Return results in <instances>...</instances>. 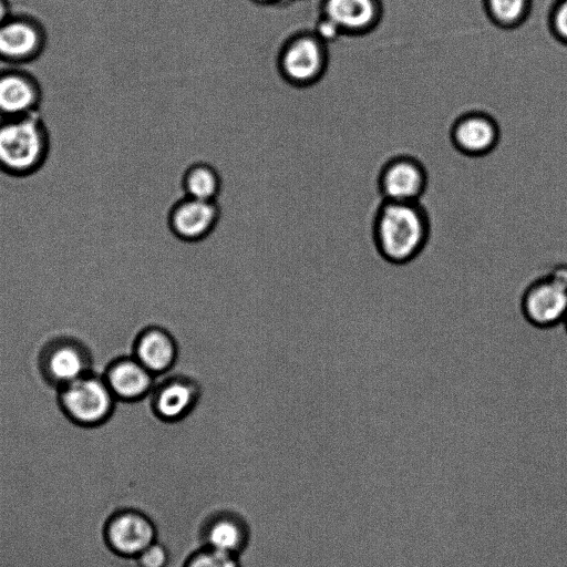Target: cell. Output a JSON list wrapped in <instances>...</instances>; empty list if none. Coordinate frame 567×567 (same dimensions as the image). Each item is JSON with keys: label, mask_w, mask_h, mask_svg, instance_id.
<instances>
[{"label": "cell", "mask_w": 567, "mask_h": 567, "mask_svg": "<svg viewBox=\"0 0 567 567\" xmlns=\"http://www.w3.org/2000/svg\"><path fill=\"white\" fill-rule=\"evenodd\" d=\"M432 224L421 202L381 200L371 221L375 254L386 264L405 266L427 248Z\"/></svg>", "instance_id": "cell-1"}, {"label": "cell", "mask_w": 567, "mask_h": 567, "mask_svg": "<svg viewBox=\"0 0 567 567\" xmlns=\"http://www.w3.org/2000/svg\"><path fill=\"white\" fill-rule=\"evenodd\" d=\"M49 136L39 111L0 121V169L12 176L37 172L49 152Z\"/></svg>", "instance_id": "cell-2"}, {"label": "cell", "mask_w": 567, "mask_h": 567, "mask_svg": "<svg viewBox=\"0 0 567 567\" xmlns=\"http://www.w3.org/2000/svg\"><path fill=\"white\" fill-rule=\"evenodd\" d=\"M519 312L537 329L563 324L567 316V264H557L530 280L522 290Z\"/></svg>", "instance_id": "cell-3"}, {"label": "cell", "mask_w": 567, "mask_h": 567, "mask_svg": "<svg viewBox=\"0 0 567 567\" xmlns=\"http://www.w3.org/2000/svg\"><path fill=\"white\" fill-rule=\"evenodd\" d=\"M64 417L80 429H99L112 417L115 396L103 375L92 371L58 390Z\"/></svg>", "instance_id": "cell-4"}, {"label": "cell", "mask_w": 567, "mask_h": 567, "mask_svg": "<svg viewBox=\"0 0 567 567\" xmlns=\"http://www.w3.org/2000/svg\"><path fill=\"white\" fill-rule=\"evenodd\" d=\"M328 44L313 31H300L289 37L277 55L281 78L297 87L317 84L329 66Z\"/></svg>", "instance_id": "cell-5"}, {"label": "cell", "mask_w": 567, "mask_h": 567, "mask_svg": "<svg viewBox=\"0 0 567 567\" xmlns=\"http://www.w3.org/2000/svg\"><path fill=\"white\" fill-rule=\"evenodd\" d=\"M39 369L45 382L59 390L91 372L90 351L74 338H55L42 349Z\"/></svg>", "instance_id": "cell-6"}, {"label": "cell", "mask_w": 567, "mask_h": 567, "mask_svg": "<svg viewBox=\"0 0 567 567\" xmlns=\"http://www.w3.org/2000/svg\"><path fill=\"white\" fill-rule=\"evenodd\" d=\"M377 184L383 200L421 202L429 186V174L417 158L396 155L382 165Z\"/></svg>", "instance_id": "cell-7"}, {"label": "cell", "mask_w": 567, "mask_h": 567, "mask_svg": "<svg viewBox=\"0 0 567 567\" xmlns=\"http://www.w3.org/2000/svg\"><path fill=\"white\" fill-rule=\"evenodd\" d=\"M454 148L468 157L489 155L498 145L501 128L497 121L483 111H468L454 120L450 128Z\"/></svg>", "instance_id": "cell-8"}, {"label": "cell", "mask_w": 567, "mask_h": 567, "mask_svg": "<svg viewBox=\"0 0 567 567\" xmlns=\"http://www.w3.org/2000/svg\"><path fill=\"white\" fill-rule=\"evenodd\" d=\"M220 216L217 202L185 196L176 202L168 214V226L179 239L196 241L208 236Z\"/></svg>", "instance_id": "cell-9"}, {"label": "cell", "mask_w": 567, "mask_h": 567, "mask_svg": "<svg viewBox=\"0 0 567 567\" xmlns=\"http://www.w3.org/2000/svg\"><path fill=\"white\" fill-rule=\"evenodd\" d=\"M105 534L111 548L128 557H137L156 538L153 523L131 509L116 513L107 523Z\"/></svg>", "instance_id": "cell-10"}, {"label": "cell", "mask_w": 567, "mask_h": 567, "mask_svg": "<svg viewBox=\"0 0 567 567\" xmlns=\"http://www.w3.org/2000/svg\"><path fill=\"white\" fill-rule=\"evenodd\" d=\"M380 0H324L322 16L331 20L342 35L363 37L381 22Z\"/></svg>", "instance_id": "cell-11"}, {"label": "cell", "mask_w": 567, "mask_h": 567, "mask_svg": "<svg viewBox=\"0 0 567 567\" xmlns=\"http://www.w3.org/2000/svg\"><path fill=\"white\" fill-rule=\"evenodd\" d=\"M196 382L185 377H173L153 389L152 410L164 424H177L188 416L198 399Z\"/></svg>", "instance_id": "cell-12"}, {"label": "cell", "mask_w": 567, "mask_h": 567, "mask_svg": "<svg viewBox=\"0 0 567 567\" xmlns=\"http://www.w3.org/2000/svg\"><path fill=\"white\" fill-rule=\"evenodd\" d=\"M103 378L116 400L140 401L154 389L155 375L134 355L120 357L106 368Z\"/></svg>", "instance_id": "cell-13"}, {"label": "cell", "mask_w": 567, "mask_h": 567, "mask_svg": "<svg viewBox=\"0 0 567 567\" xmlns=\"http://www.w3.org/2000/svg\"><path fill=\"white\" fill-rule=\"evenodd\" d=\"M44 33L35 22L9 18L0 25V60L9 64L27 63L41 52Z\"/></svg>", "instance_id": "cell-14"}, {"label": "cell", "mask_w": 567, "mask_h": 567, "mask_svg": "<svg viewBox=\"0 0 567 567\" xmlns=\"http://www.w3.org/2000/svg\"><path fill=\"white\" fill-rule=\"evenodd\" d=\"M41 91L32 76L16 68L0 73V116L17 117L38 110Z\"/></svg>", "instance_id": "cell-15"}, {"label": "cell", "mask_w": 567, "mask_h": 567, "mask_svg": "<svg viewBox=\"0 0 567 567\" xmlns=\"http://www.w3.org/2000/svg\"><path fill=\"white\" fill-rule=\"evenodd\" d=\"M133 355L155 377L169 370L177 358L173 336L161 327H148L134 342Z\"/></svg>", "instance_id": "cell-16"}, {"label": "cell", "mask_w": 567, "mask_h": 567, "mask_svg": "<svg viewBox=\"0 0 567 567\" xmlns=\"http://www.w3.org/2000/svg\"><path fill=\"white\" fill-rule=\"evenodd\" d=\"M204 539L206 547L236 556L246 544L247 527L238 516L221 513L207 523Z\"/></svg>", "instance_id": "cell-17"}, {"label": "cell", "mask_w": 567, "mask_h": 567, "mask_svg": "<svg viewBox=\"0 0 567 567\" xmlns=\"http://www.w3.org/2000/svg\"><path fill=\"white\" fill-rule=\"evenodd\" d=\"M185 196L215 202L223 187L217 168L205 162H196L187 167L182 177Z\"/></svg>", "instance_id": "cell-18"}, {"label": "cell", "mask_w": 567, "mask_h": 567, "mask_svg": "<svg viewBox=\"0 0 567 567\" xmlns=\"http://www.w3.org/2000/svg\"><path fill=\"white\" fill-rule=\"evenodd\" d=\"M532 0H485L489 21L499 29L514 30L526 22Z\"/></svg>", "instance_id": "cell-19"}, {"label": "cell", "mask_w": 567, "mask_h": 567, "mask_svg": "<svg viewBox=\"0 0 567 567\" xmlns=\"http://www.w3.org/2000/svg\"><path fill=\"white\" fill-rule=\"evenodd\" d=\"M186 567H239V565L235 555L206 547L194 554Z\"/></svg>", "instance_id": "cell-20"}, {"label": "cell", "mask_w": 567, "mask_h": 567, "mask_svg": "<svg viewBox=\"0 0 567 567\" xmlns=\"http://www.w3.org/2000/svg\"><path fill=\"white\" fill-rule=\"evenodd\" d=\"M548 28L555 40L567 45V0H557L548 17Z\"/></svg>", "instance_id": "cell-21"}, {"label": "cell", "mask_w": 567, "mask_h": 567, "mask_svg": "<svg viewBox=\"0 0 567 567\" xmlns=\"http://www.w3.org/2000/svg\"><path fill=\"white\" fill-rule=\"evenodd\" d=\"M137 560L141 567H165L168 554L166 548L155 540L137 556Z\"/></svg>", "instance_id": "cell-22"}, {"label": "cell", "mask_w": 567, "mask_h": 567, "mask_svg": "<svg viewBox=\"0 0 567 567\" xmlns=\"http://www.w3.org/2000/svg\"><path fill=\"white\" fill-rule=\"evenodd\" d=\"M313 32L327 44L342 37L338 27L323 16L317 22Z\"/></svg>", "instance_id": "cell-23"}, {"label": "cell", "mask_w": 567, "mask_h": 567, "mask_svg": "<svg viewBox=\"0 0 567 567\" xmlns=\"http://www.w3.org/2000/svg\"><path fill=\"white\" fill-rule=\"evenodd\" d=\"M8 19V8L6 3L2 0H0V25L4 23Z\"/></svg>", "instance_id": "cell-24"}, {"label": "cell", "mask_w": 567, "mask_h": 567, "mask_svg": "<svg viewBox=\"0 0 567 567\" xmlns=\"http://www.w3.org/2000/svg\"><path fill=\"white\" fill-rule=\"evenodd\" d=\"M563 326H564V329H565V331L567 333V316L564 319Z\"/></svg>", "instance_id": "cell-25"}, {"label": "cell", "mask_w": 567, "mask_h": 567, "mask_svg": "<svg viewBox=\"0 0 567 567\" xmlns=\"http://www.w3.org/2000/svg\"><path fill=\"white\" fill-rule=\"evenodd\" d=\"M256 1H259L261 3H267V2H272V1H276V0H256Z\"/></svg>", "instance_id": "cell-26"}]
</instances>
